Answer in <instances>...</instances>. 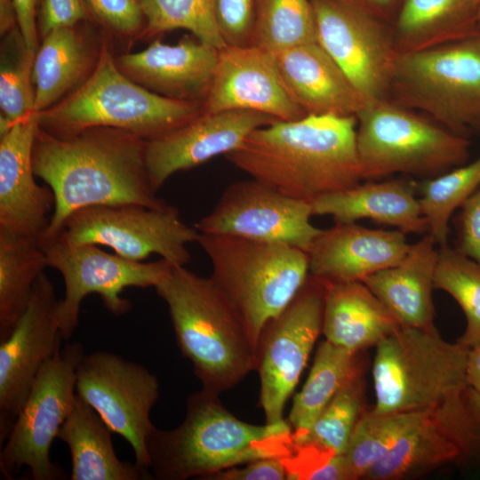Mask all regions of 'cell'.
Instances as JSON below:
<instances>
[{
    "instance_id": "obj_11",
    "label": "cell",
    "mask_w": 480,
    "mask_h": 480,
    "mask_svg": "<svg viewBox=\"0 0 480 480\" xmlns=\"http://www.w3.org/2000/svg\"><path fill=\"white\" fill-rule=\"evenodd\" d=\"M199 236L200 232L185 223L172 205L122 204L76 211L56 237L73 244L108 246L133 261L155 253L173 266H185L191 260L187 244L198 242Z\"/></svg>"
},
{
    "instance_id": "obj_35",
    "label": "cell",
    "mask_w": 480,
    "mask_h": 480,
    "mask_svg": "<svg viewBox=\"0 0 480 480\" xmlns=\"http://www.w3.org/2000/svg\"><path fill=\"white\" fill-rule=\"evenodd\" d=\"M425 411L376 412L366 410L343 453L356 478L364 479L367 472L388 455Z\"/></svg>"
},
{
    "instance_id": "obj_27",
    "label": "cell",
    "mask_w": 480,
    "mask_h": 480,
    "mask_svg": "<svg viewBox=\"0 0 480 480\" xmlns=\"http://www.w3.org/2000/svg\"><path fill=\"white\" fill-rule=\"evenodd\" d=\"M80 24L52 30L41 39L33 68L35 112L59 102L94 70L105 40Z\"/></svg>"
},
{
    "instance_id": "obj_13",
    "label": "cell",
    "mask_w": 480,
    "mask_h": 480,
    "mask_svg": "<svg viewBox=\"0 0 480 480\" xmlns=\"http://www.w3.org/2000/svg\"><path fill=\"white\" fill-rule=\"evenodd\" d=\"M324 301V282L309 275L293 300L260 333L255 370L268 424L284 420L285 403L322 332Z\"/></svg>"
},
{
    "instance_id": "obj_34",
    "label": "cell",
    "mask_w": 480,
    "mask_h": 480,
    "mask_svg": "<svg viewBox=\"0 0 480 480\" xmlns=\"http://www.w3.org/2000/svg\"><path fill=\"white\" fill-rule=\"evenodd\" d=\"M316 41L311 0H258L251 44L276 54Z\"/></svg>"
},
{
    "instance_id": "obj_21",
    "label": "cell",
    "mask_w": 480,
    "mask_h": 480,
    "mask_svg": "<svg viewBox=\"0 0 480 480\" xmlns=\"http://www.w3.org/2000/svg\"><path fill=\"white\" fill-rule=\"evenodd\" d=\"M37 128V113L33 112L0 135V228L39 239L49 225L47 214L55 200L52 188L35 179L33 148Z\"/></svg>"
},
{
    "instance_id": "obj_1",
    "label": "cell",
    "mask_w": 480,
    "mask_h": 480,
    "mask_svg": "<svg viewBox=\"0 0 480 480\" xmlns=\"http://www.w3.org/2000/svg\"><path fill=\"white\" fill-rule=\"evenodd\" d=\"M145 145L140 136L116 128L91 127L56 136L38 126L33 169L52 188L55 200L49 225L39 241L56 237L73 212L88 206L167 205L149 183Z\"/></svg>"
},
{
    "instance_id": "obj_8",
    "label": "cell",
    "mask_w": 480,
    "mask_h": 480,
    "mask_svg": "<svg viewBox=\"0 0 480 480\" xmlns=\"http://www.w3.org/2000/svg\"><path fill=\"white\" fill-rule=\"evenodd\" d=\"M356 151L363 180L396 173L434 178L466 163L470 143L388 99L356 114Z\"/></svg>"
},
{
    "instance_id": "obj_3",
    "label": "cell",
    "mask_w": 480,
    "mask_h": 480,
    "mask_svg": "<svg viewBox=\"0 0 480 480\" xmlns=\"http://www.w3.org/2000/svg\"><path fill=\"white\" fill-rule=\"evenodd\" d=\"M148 468L158 480L206 479L212 474L265 458H289L294 446L290 424L252 425L240 420L204 389L188 398L183 422L156 427L147 438Z\"/></svg>"
},
{
    "instance_id": "obj_33",
    "label": "cell",
    "mask_w": 480,
    "mask_h": 480,
    "mask_svg": "<svg viewBox=\"0 0 480 480\" xmlns=\"http://www.w3.org/2000/svg\"><path fill=\"white\" fill-rule=\"evenodd\" d=\"M1 37L0 135L15 122L35 112L33 68L36 56L18 27Z\"/></svg>"
},
{
    "instance_id": "obj_46",
    "label": "cell",
    "mask_w": 480,
    "mask_h": 480,
    "mask_svg": "<svg viewBox=\"0 0 480 480\" xmlns=\"http://www.w3.org/2000/svg\"><path fill=\"white\" fill-rule=\"evenodd\" d=\"M462 398L472 439L471 460L480 462V392L467 386Z\"/></svg>"
},
{
    "instance_id": "obj_45",
    "label": "cell",
    "mask_w": 480,
    "mask_h": 480,
    "mask_svg": "<svg viewBox=\"0 0 480 480\" xmlns=\"http://www.w3.org/2000/svg\"><path fill=\"white\" fill-rule=\"evenodd\" d=\"M17 27L28 46L35 52L39 47L37 12L40 0H12Z\"/></svg>"
},
{
    "instance_id": "obj_31",
    "label": "cell",
    "mask_w": 480,
    "mask_h": 480,
    "mask_svg": "<svg viewBox=\"0 0 480 480\" xmlns=\"http://www.w3.org/2000/svg\"><path fill=\"white\" fill-rule=\"evenodd\" d=\"M362 352L336 346L326 340L320 343L308 377L295 396L290 412L288 423L293 443L308 435L316 418L340 389L364 372Z\"/></svg>"
},
{
    "instance_id": "obj_32",
    "label": "cell",
    "mask_w": 480,
    "mask_h": 480,
    "mask_svg": "<svg viewBox=\"0 0 480 480\" xmlns=\"http://www.w3.org/2000/svg\"><path fill=\"white\" fill-rule=\"evenodd\" d=\"M45 268L47 260L39 239L0 228V341L11 333Z\"/></svg>"
},
{
    "instance_id": "obj_12",
    "label": "cell",
    "mask_w": 480,
    "mask_h": 480,
    "mask_svg": "<svg viewBox=\"0 0 480 480\" xmlns=\"http://www.w3.org/2000/svg\"><path fill=\"white\" fill-rule=\"evenodd\" d=\"M39 243L48 268L58 270L64 280L65 294L59 300L57 316L60 334L66 340L78 325L81 304L87 295L99 294L109 313L124 315L132 305L123 298L124 290L155 288L173 266L164 259L133 261L106 252L96 244H73L58 237Z\"/></svg>"
},
{
    "instance_id": "obj_19",
    "label": "cell",
    "mask_w": 480,
    "mask_h": 480,
    "mask_svg": "<svg viewBox=\"0 0 480 480\" xmlns=\"http://www.w3.org/2000/svg\"><path fill=\"white\" fill-rule=\"evenodd\" d=\"M231 110L260 112L277 121L308 116L287 91L275 53L254 44L227 45L218 52L203 111Z\"/></svg>"
},
{
    "instance_id": "obj_37",
    "label": "cell",
    "mask_w": 480,
    "mask_h": 480,
    "mask_svg": "<svg viewBox=\"0 0 480 480\" xmlns=\"http://www.w3.org/2000/svg\"><path fill=\"white\" fill-rule=\"evenodd\" d=\"M138 1L146 20L141 37L151 38L181 28L217 50L227 46L216 23V0Z\"/></svg>"
},
{
    "instance_id": "obj_18",
    "label": "cell",
    "mask_w": 480,
    "mask_h": 480,
    "mask_svg": "<svg viewBox=\"0 0 480 480\" xmlns=\"http://www.w3.org/2000/svg\"><path fill=\"white\" fill-rule=\"evenodd\" d=\"M276 121L255 111H203L186 124L146 140L145 164L151 188L157 193L172 174L226 156L252 132Z\"/></svg>"
},
{
    "instance_id": "obj_50",
    "label": "cell",
    "mask_w": 480,
    "mask_h": 480,
    "mask_svg": "<svg viewBox=\"0 0 480 480\" xmlns=\"http://www.w3.org/2000/svg\"><path fill=\"white\" fill-rule=\"evenodd\" d=\"M479 25H480V12H479Z\"/></svg>"
},
{
    "instance_id": "obj_40",
    "label": "cell",
    "mask_w": 480,
    "mask_h": 480,
    "mask_svg": "<svg viewBox=\"0 0 480 480\" xmlns=\"http://www.w3.org/2000/svg\"><path fill=\"white\" fill-rule=\"evenodd\" d=\"M95 21L120 37H141L146 20L138 0H86Z\"/></svg>"
},
{
    "instance_id": "obj_17",
    "label": "cell",
    "mask_w": 480,
    "mask_h": 480,
    "mask_svg": "<svg viewBox=\"0 0 480 480\" xmlns=\"http://www.w3.org/2000/svg\"><path fill=\"white\" fill-rule=\"evenodd\" d=\"M54 286L46 274L36 279L29 300L9 336L0 341V444L8 436L33 383L60 347Z\"/></svg>"
},
{
    "instance_id": "obj_4",
    "label": "cell",
    "mask_w": 480,
    "mask_h": 480,
    "mask_svg": "<svg viewBox=\"0 0 480 480\" xmlns=\"http://www.w3.org/2000/svg\"><path fill=\"white\" fill-rule=\"evenodd\" d=\"M155 289L204 390L220 395L256 369V348L246 327L211 277L172 266Z\"/></svg>"
},
{
    "instance_id": "obj_30",
    "label": "cell",
    "mask_w": 480,
    "mask_h": 480,
    "mask_svg": "<svg viewBox=\"0 0 480 480\" xmlns=\"http://www.w3.org/2000/svg\"><path fill=\"white\" fill-rule=\"evenodd\" d=\"M480 0H404L393 33L398 54L480 36Z\"/></svg>"
},
{
    "instance_id": "obj_28",
    "label": "cell",
    "mask_w": 480,
    "mask_h": 480,
    "mask_svg": "<svg viewBox=\"0 0 480 480\" xmlns=\"http://www.w3.org/2000/svg\"><path fill=\"white\" fill-rule=\"evenodd\" d=\"M322 333L336 346L364 351L401 324L362 281H324Z\"/></svg>"
},
{
    "instance_id": "obj_39",
    "label": "cell",
    "mask_w": 480,
    "mask_h": 480,
    "mask_svg": "<svg viewBox=\"0 0 480 480\" xmlns=\"http://www.w3.org/2000/svg\"><path fill=\"white\" fill-rule=\"evenodd\" d=\"M364 391L362 372L340 389L316 418L308 435L293 445L313 444L333 454H343L366 411Z\"/></svg>"
},
{
    "instance_id": "obj_22",
    "label": "cell",
    "mask_w": 480,
    "mask_h": 480,
    "mask_svg": "<svg viewBox=\"0 0 480 480\" xmlns=\"http://www.w3.org/2000/svg\"><path fill=\"white\" fill-rule=\"evenodd\" d=\"M218 52L194 36H184L175 44L156 39L142 51L115 56V62L125 76L154 93L203 103L211 88Z\"/></svg>"
},
{
    "instance_id": "obj_24",
    "label": "cell",
    "mask_w": 480,
    "mask_h": 480,
    "mask_svg": "<svg viewBox=\"0 0 480 480\" xmlns=\"http://www.w3.org/2000/svg\"><path fill=\"white\" fill-rule=\"evenodd\" d=\"M275 55L287 91L306 115L356 116L368 102L317 41Z\"/></svg>"
},
{
    "instance_id": "obj_47",
    "label": "cell",
    "mask_w": 480,
    "mask_h": 480,
    "mask_svg": "<svg viewBox=\"0 0 480 480\" xmlns=\"http://www.w3.org/2000/svg\"><path fill=\"white\" fill-rule=\"evenodd\" d=\"M466 380L469 388L480 392V342L468 349Z\"/></svg>"
},
{
    "instance_id": "obj_2",
    "label": "cell",
    "mask_w": 480,
    "mask_h": 480,
    "mask_svg": "<svg viewBox=\"0 0 480 480\" xmlns=\"http://www.w3.org/2000/svg\"><path fill=\"white\" fill-rule=\"evenodd\" d=\"M356 137L354 116L308 115L257 128L225 157L252 179L310 203L363 180Z\"/></svg>"
},
{
    "instance_id": "obj_26",
    "label": "cell",
    "mask_w": 480,
    "mask_h": 480,
    "mask_svg": "<svg viewBox=\"0 0 480 480\" xmlns=\"http://www.w3.org/2000/svg\"><path fill=\"white\" fill-rule=\"evenodd\" d=\"M436 245L434 238L427 234L410 244L399 263L362 280L401 325L435 327L432 293L438 260Z\"/></svg>"
},
{
    "instance_id": "obj_48",
    "label": "cell",
    "mask_w": 480,
    "mask_h": 480,
    "mask_svg": "<svg viewBox=\"0 0 480 480\" xmlns=\"http://www.w3.org/2000/svg\"><path fill=\"white\" fill-rule=\"evenodd\" d=\"M372 16L380 19L396 0H345Z\"/></svg>"
},
{
    "instance_id": "obj_9",
    "label": "cell",
    "mask_w": 480,
    "mask_h": 480,
    "mask_svg": "<svg viewBox=\"0 0 480 480\" xmlns=\"http://www.w3.org/2000/svg\"><path fill=\"white\" fill-rule=\"evenodd\" d=\"M388 99L460 135L480 132V36L398 54Z\"/></svg>"
},
{
    "instance_id": "obj_29",
    "label": "cell",
    "mask_w": 480,
    "mask_h": 480,
    "mask_svg": "<svg viewBox=\"0 0 480 480\" xmlns=\"http://www.w3.org/2000/svg\"><path fill=\"white\" fill-rule=\"evenodd\" d=\"M114 432L99 413L79 396L61 425L57 438L69 448L71 480H148L150 471L116 454Z\"/></svg>"
},
{
    "instance_id": "obj_41",
    "label": "cell",
    "mask_w": 480,
    "mask_h": 480,
    "mask_svg": "<svg viewBox=\"0 0 480 480\" xmlns=\"http://www.w3.org/2000/svg\"><path fill=\"white\" fill-rule=\"evenodd\" d=\"M258 0H216L215 19L226 45L251 44Z\"/></svg>"
},
{
    "instance_id": "obj_43",
    "label": "cell",
    "mask_w": 480,
    "mask_h": 480,
    "mask_svg": "<svg viewBox=\"0 0 480 480\" xmlns=\"http://www.w3.org/2000/svg\"><path fill=\"white\" fill-rule=\"evenodd\" d=\"M456 249L480 264V187L460 208Z\"/></svg>"
},
{
    "instance_id": "obj_16",
    "label": "cell",
    "mask_w": 480,
    "mask_h": 480,
    "mask_svg": "<svg viewBox=\"0 0 480 480\" xmlns=\"http://www.w3.org/2000/svg\"><path fill=\"white\" fill-rule=\"evenodd\" d=\"M312 216L309 202L251 179L230 183L195 228L200 233L284 244L308 252L321 231L310 222Z\"/></svg>"
},
{
    "instance_id": "obj_25",
    "label": "cell",
    "mask_w": 480,
    "mask_h": 480,
    "mask_svg": "<svg viewBox=\"0 0 480 480\" xmlns=\"http://www.w3.org/2000/svg\"><path fill=\"white\" fill-rule=\"evenodd\" d=\"M313 215L335 222L371 220L405 234L428 233V227L414 188L404 180H369L321 196L310 202Z\"/></svg>"
},
{
    "instance_id": "obj_36",
    "label": "cell",
    "mask_w": 480,
    "mask_h": 480,
    "mask_svg": "<svg viewBox=\"0 0 480 480\" xmlns=\"http://www.w3.org/2000/svg\"><path fill=\"white\" fill-rule=\"evenodd\" d=\"M480 187V156L427 180L420 198L428 232L437 245H446L453 212Z\"/></svg>"
},
{
    "instance_id": "obj_14",
    "label": "cell",
    "mask_w": 480,
    "mask_h": 480,
    "mask_svg": "<svg viewBox=\"0 0 480 480\" xmlns=\"http://www.w3.org/2000/svg\"><path fill=\"white\" fill-rule=\"evenodd\" d=\"M76 392L130 444L135 462L149 470L146 444L155 428L149 414L159 396L156 375L111 352L84 353L76 368Z\"/></svg>"
},
{
    "instance_id": "obj_38",
    "label": "cell",
    "mask_w": 480,
    "mask_h": 480,
    "mask_svg": "<svg viewBox=\"0 0 480 480\" xmlns=\"http://www.w3.org/2000/svg\"><path fill=\"white\" fill-rule=\"evenodd\" d=\"M435 289L450 294L466 317V328L457 340L470 348L480 342V264L447 245L438 249Z\"/></svg>"
},
{
    "instance_id": "obj_10",
    "label": "cell",
    "mask_w": 480,
    "mask_h": 480,
    "mask_svg": "<svg viewBox=\"0 0 480 480\" xmlns=\"http://www.w3.org/2000/svg\"><path fill=\"white\" fill-rule=\"evenodd\" d=\"M80 342L59 348L38 372L13 426L1 445L0 471L6 479L27 467L34 480H60L66 473L50 459L51 445L76 400Z\"/></svg>"
},
{
    "instance_id": "obj_49",
    "label": "cell",
    "mask_w": 480,
    "mask_h": 480,
    "mask_svg": "<svg viewBox=\"0 0 480 480\" xmlns=\"http://www.w3.org/2000/svg\"><path fill=\"white\" fill-rule=\"evenodd\" d=\"M17 27L12 0H0V34L4 36Z\"/></svg>"
},
{
    "instance_id": "obj_42",
    "label": "cell",
    "mask_w": 480,
    "mask_h": 480,
    "mask_svg": "<svg viewBox=\"0 0 480 480\" xmlns=\"http://www.w3.org/2000/svg\"><path fill=\"white\" fill-rule=\"evenodd\" d=\"M95 20L86 0H40L37 12L39 39L52 30Z\"/></svg>"
},
{
    "instance_id": "obj_7",
    "label": "cell",
    "mask_w": 480,
    "mask_h": 480,
    "mask_svg": "<svg viewBox=\"0 0 480 480\" xmlns=\"http://www.w3.org/2000/svg\"><path fill=\"white\" fill-rule=\"evenodd\" d=\"M372 364L376 412L423 411L467 388L468 348L433 328L400 326L377 344Z\"/></svg>"
},
{
    "instance_id": "obj_23",
    "label": "cell",
    "mask_w": 480,
    "mask_h": 480,
    "mask_svg": "<svg viewBox=\"0 0 480 480\" xmlns=\"http://www.w3.org/2000/svg\"><path fill=\"white\" fill-rule=\"evenodd\" d=\"M410 244L405 233L335 222L321 229L308 251L309 275L324 281H362L399 263Z\"/></svg>"
},
{
    "instance_id": "obj_44",
    "label": "cell",
    "mask_w": 480,
    "mask_h": 480,
    "mask_svg": "<svg viewBox=\"0 0 480 480\" xmlns=\"http://www.w3.org/2000/svg\"><path fill=\"white\" fill-rule=\"evenodd\" d=\"M209 480H284L288 479V469L282 458H265L212 474Z\"/></svg>"
},
{
    "instance_id": "obj_20",
    "label": "cell",
    "mask_w": 480,
    "mask_h": 480,
    "mask_svg": "<svg viewBox=\"0 0 480 480\" xmlns=\"http://www.w3.org/2000/svg\"><path fill=\"white\" fill-rule=\"evenodd\" d=\"M462 393L426 410L364 479H411L451 462L471 460L472 439Z\"/></svg>"
},
{
    "instance_id": "obj_15",
    "label": "cell",
    "mask_w": 480,
    "mask_h": 480,
    "mask_svg": "<svg viewBox=\"0 0 480 480\" xmlns=\"http://www.w3.org/2000/svg\"><path fill=\"white\" fill-rule=\"evenodd\" d=\"M317 43L369 101L388 99L398 52L380 19L345 0H311Z\"/></svg>"
},
{
    "instance_id": "obj_6",
    "label": "cell",
    "mask_w": 480,
    "mask_h": 480,
    "mask_svg": "<svg viewBox=\"0 0 480 480\" xmlns=\"http://www.w3.org/2000/svg\"><path fill=\"white\" fill-rule=\"evenodd\" d=\"M210 276L244 322L256 348L265 324L293 300L309 276L308 253L291 245L200 233Z\"/></svg>"
},
{
    "instance_id": "obj_5",
    "label": "cell",
    "mask_w": 480,
    "mask_h": 480,
    "mask_svg": "<svg viewBox=\"0 0 480 480\" xmlns=\"http://www.w3.org/2000/svg\"><path fill=\"white\" fill-rule=\"evenodd\" d=\"M202 112L203 103L169 99L132 82L117 68L110 46L104 41L91 76L59 102L37 113V122L39 128L56 136L91 127H111L148 140Z\"/></svg>"
}]
</instances>
